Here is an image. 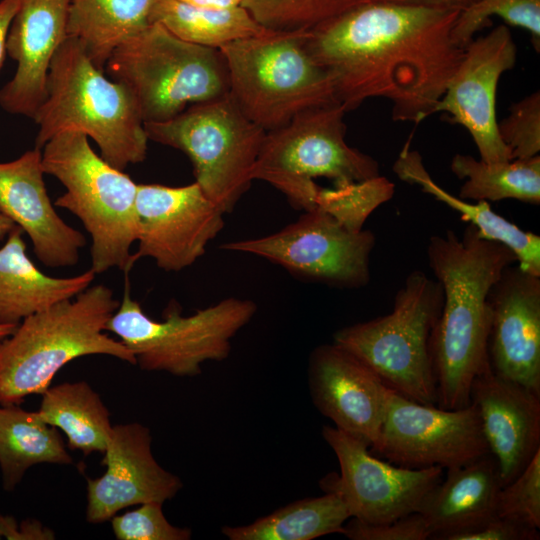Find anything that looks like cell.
Wrapping results in <instances>:
<instances>
[{
  "mask_svg": "<svg viewBox=\"0 0 540 540\" xmlns=\"http://www.w3.org/2000/svg\"><path fill=\"white\" fill-rule=\"evenodd\" d=\"M491 370L540 394V276L506 267L489 295Z\"/></svg>",
  "mask_w": 540,
  "mask_h": 540,
  "instance_id": "cell-18",
  "label": "cell"
},
{
  "mask_svg": "<svg viewBox=\"0 0 540 540\" xmlns=\"http://www.w3.org/2000/svg\"><path fill=\"white\" fill-rule=\"evenodd\" d=\"M70 465L73 459L57 428L39 413L0 405V469L5 490H13L38 464Z\"/></svg>",
  "mask_w": 540,
  "mask_h": 540,
  "instance_id": "cell-27",
  "label": "cell"
},
{
  "mask_svg": "<svg viewBox=\"0 0 540 540\" xmlns=\"http://www.w3.org/2000/svg\"><path fill=\"white\" fill-rule=\"evenodd\" d=\"M48 425L64 433L70 449L85 456L104 453L113 425L100 395L86 382L50 386L37 411Z\"/></svg>",
  "mask_w": 540,
  "mask_h": 540,
  "instance_id": "cell-28",
  "label": "cell"
},
{
  "mask_svg": "<svg viewBox=\"0 0 540 540\" xmlns=\"http://www.w3.org/2000/svg\"><path fill=\"white\" fill-rule=\"evenodd\" d=\"M70 0H18L7 37L16 71L0 89L5 111L33 118L46 94L51 61L66 41Z\"/></svg>",
  "mask_w": 540,
  "mask_h": 540,
  "instance_id": "cell-22",
  "label": "cell"
},
{
  "mask_svg": "<svg viewBox=\"0 0 540 540\" xmlns=\"http://www.w3.org/2000/svg\"><path fill=\"white\" fill-rule=\"evenodd\" d=\"M135 208V261L149 257L168 272L194 264L224 227L225 213L196 182L178 187L138 184Z\"/></svg>",
  "mask_w": 540,
  "mask_h": 540,
  "instance_id": "cell-15",
  "label": "cell"
},
{
  "mask_svg": "<svg viewBox=\"0 0 540 540\" xmlns=\"http://www.w3.org/2000/svg\"><path fill=\"white\" fill-rule=\"evenodd\" d=\"M18 8V0H0V71L7 53V37Z\"/></svg>",
  "mask_w": 540,
  "mask_h": 540,
  "instance_id": "cell-41",
  "label": "cell"
},
{
  "mask_svg": "<svg viewBox=\"0 0 540 540\" xmlns=\"http://www.w3.org/2000/svg\"><path fill=\"white\" fill-rule=\"evenodd\" d=\"M342 534L351 540L429 539L426 523L418 512L381 524H370L350 518L344 524Z\"/></svg>",
  "mask_w": 540,
  "mask_h": 540,
  "instance_id": "cell-38",
  "label": "cell"
},
{
  "mask_svg": "<svg viewBox=\"0 0 540 540\" xmlns=\"http://www.w3.org/2000/svg\"><path fill=\"white\" fill-rule=\"evenodd\" d=\"M501 487L498 467L491 454L447 469L446 478L427 494L418 510L429 539L444 540L452 533L497 515Z\"/></svg>",
  "mask_w": 540,
  "mask_h": 540,
  "instance_id": "cell-23",
  "label": "cell"
},
{
  "mask_svg": "<svg viewBox=\"0 0 540 540\" xmlns=\"http://www.w3.org/2000/svg\"><path fill=\"white\" fill-rule=\"evenodd\" d=\"M442 305L439 282L414 270L397 291L389 314L343 327L333 342L362 360L395 393L435 405L431 338Z\"/></svg>",
  "mask_w": 540,
  "mask_h": 540,
  "instance_id": "cell-8",
  "label": "cell"
},
{
  "mask_svg": "<svg viewBox=\"0 0 540 540\" xmlns=\"http://www.w3.org/2000/svg\"><path fill=\"white\" fill-rule=\"evenodd\" d=\"M41 159V149L34 147L13 161L0 163V213L28 235L34 254L44 265L73 266L86 239L56 212Z\"/></svg>",
  "mask_w": 540,
  "mask_h": 540,
  "instance_id": "cell-20",
  "label": "cell"
},
{
  "mask_svg": "<svg viewBox=\"0 0 540 540\" xmlns=\"http://www.w3.org/2000/svg\"><path fill=\"white\" fill-rule=\"evenodd\" d=\"M515 62L516 46L505 25L473 39L434 110V114L447 113V121L463 126L480 159L487 163L513 160L498 132L496 95L500 77Z\"/></svg>",
  "mask_w": 540,
  "mask_h": 540,
  "instance_id": "cell-16",
  "label": "cell"
},
{
  "mask_svg": "<svg viewBox=\"0 0 540 540\" xmlns=\"http://www.w3.org/2000/svg\"><path fill=\"white\" fill-rule=\"evenodd\" d=\"M151 444L146 426L137 422L113 425L103 453L106 470L87 480L88 522H106L133 505L164 503L182 489L181 479L156 461Z\"/></svg>",
  "mask_w": 540,
  "mask_h": 540,
  "instance_id": "cell-19",
  "label": "cell"
},
{
  "mask_svg": "<svg viewBox=\"0 0 540 540\" xmlns=\"http://www.w3.org/2000/svg\"><path fill=\"white\" fill-rule=\"evenodd\" d=\"M539 529L495 515L468 529L452 533L444 540H538Z\"/></svg>",
  "mask_w": 540,
  "mask_h": 540,
  "instance_id": "cell-39",
  "label": "cell"
},
{
  "mask_svg": "<svg viewBox=\"0 0 540 540\" xmlns=\"http://www.w3.org/2000/svg\"><path fill=\"white\" fill-rule=\"evenodd\" d=\"M181 2L208 8H232L241 6L244 0H179Z\"/></svg>",
  "mask_w": 540,
  "mask_h": 540,
  "instance_id": "cell-43",
  "label": "cell"
},
{
  "mask_svg": "<svg viewBox=\"0 0 540 540\" xmlns=\"http://www.w3.org/2000/svg\"><path fill=\"white\" fill-rule=\"evenodd\" d=\"M152 22L160 23L182 40L217 49L267 30L242 6L208 8L179 0H160Z\"/></svg>",
  "mask_w": 540,
  "mask_h": 540,
  "instance_id": "cell-31",
  "label": "cell"
},
{
  "mask_svg": "<svg viewBox=\"0 0 540 540\" xmlns=\"http://www.w3.org/2000/svg\"><path fill=\"white\" fill-rule=\"evenodd\" d=\"M427 257L443 291L431 338L437 404L459 409L470 404L473 380L489 366V292L517 259L507 246L484 238L470 224L461 237L452 230L431 236Z\"/></svg>",
  "mask_w": 540,
  "mask_h": 540,
  "instance_id": "cell-2",
  "label": "cell"
},
{
  "mask_svg": "<svg viewBox=\"0 0 540 540\" xmlns=\"http://www.w3.org/2000/svg\"><path fill=\"white\" fill-rule=\"evenodd\" d=\"M105 68L133 95L144 123L167 121L229 93L221 51L182 40L158 22L120 44Z\"/></svg>",
  "mask_w": 540,
  "mask_h": 540,
  "instance_id": "cell-7",
  "label": "cell"
},
{
  "mask_svg": "<svg viewBox=\"0 0 540 540\" xmlns=\"http://www.w3.org/2000/svg\"><path fill=\"white\" fill-rule=\"evenodd\" d=\"M398 466L450 469L490 454L476 406L444 409L391 393L380 436L370 447Z\"/></svg>",
  "mask_w": 540,
  "mask_h": 540,
  "instance_id": "cell-14",
  "label": "cell"
},
{
  "mask_svg": "<svg viewBox=\"0 0 540 540\" xmlns=\"http://www.w3.org/2000/svg\"><path fill=\"white\" fill-rule=\"evenodd\" d=\"M462 11L479 0H367Z\"/></svg>",
  "mask_w": 540,
  "mask_h": 540,
  "instance_id": "cell-42",
  "label": "cell"
},
{
  "mask_svg": "<svg viewBox=\"0 0 540 540\" xmlns=\"http://www.w3.org/2000/svg\"><path fill=\"white\" fill-rule=\"evenodd\" d=\"M308 386L316 409L334 427L373 446L393 392L354 354L332 342L317 346L308 361Z\"/></svg>",
  "mask_w": 540,
  "mask_h": 540,
  "instance_id": "cell-17",
  "label": "cell"
},
{
  "mask_svg": "<svg viewBox=\"0 0 540 540\" xmlns=\"http://www.w3.org/2000/svg\"><path fill=\"white\" fill-rule=\"evenodd\" d=\"M345 113L342 105L331 103L306 110L286 125L267 131L253 180L269 183L293 208L308 211L316 208L321 189L317 178L345 186L378 177V162L347 144Z\"/></svg>",
  "mask_w": 540,
  "mask_h": 540,
  "instance_id": "cell-9",
  "label": "cell"
},
{
  "mask_svg": "<svg viewBox=\"0 0 540 540\" xmlns=\"http://www.w3.org/2000/svg\"><path fill=\"white\" fill-rule=\"evenodd\" d=\"M308 30L265 32L219 48L229 74V95L266 132L298 114L338 103L327 72L309 54Z\"/></svg>",
  "mask_w": 540,
  "mask_h": 540,
  "instance_id": "cell-6",
  "label": "cell"
},
{
  "mask_svg": "<svg viewBox=\"0 0 540 540\" xmlns=\"http://www.w3.org/2000/svg\"><path fill=\"white\" fill-rule=\"evenodd\" d=\"M367 0H244L242 7L263 27L310 30Z\"/></svg>",
  "mask_w": 540,
  "mask_h": 540,
  "instance_id": "cell-32",
  "label": "cell"
},
{
  "mask_svg": "<svg viewBox=\"0 0 540 540\" xmlns=\"http://www.w3.org/2000/svg\"><path fill=\"white\" fill-rule=\"evenodd\" d=\"M118 306L112 290L97 284L23 319L0 343V405L42 395L58 371L83 356L107 355L136 365L129 349L106 331Z\"/></svg>",
  "mask_w": 540,
  "mask_h": 540,
  "instance_id": "cell-3",
  "label": "cell"
},
{
  "mask_svg": "<svg viewBox=\"0 0 540 540\" xmlns=\"http://www.w3.org/2000/svg\"><path fill=\"white\" fill-rule=\"evenodd\" d=\"M144 127L149 140L187 155L195 182L225 214L233 211L254 181L266 131L243 114L229 93Z\"/></svg>",
  "mask_w": 540,
  "mask_h": 540,
  "instance_id": "cell-11",
  "label": "cell"
},
{
  "mask_svg": "<svg viewBox=\"0 0 540 540\" xmlns=\"http://www.w3.org/2000/svg\"><path fill=\"white\" fill-rule=\"evenodd\" d=\"M15 226L8 217L0 213V241L6 238Z\"/></svg>",
  "mask_w": 540,
  "mask_h": 540,
  "instance_id": "cell-44",
  "label": "cell"
},
{
  "mask_svg": "<svg viewBox=\"0 0 540 540\" xmlns=\"http://www.w3.org/2000/svg\"><path fill=\"white\" fill-rule=\"evenodd\" d=\"M256 312L254 301L229 297L188 316L170 303L163 319L154 320L131 297L127 273L122 301L106 331L118 337L142 370L194 377L204 362L228 358L231 340Z\"/></svg>",
  "mask_w": 540,
  "mask_h": 540,
  "instance_id": "cell-10",
  "label": "cell"
},
{
  "mask_svg": "<svg viewBox=\"0 0 540 540\" xmlns=\"http://www.w3.org/2000/svg\"><path fill=\"white\" fill-rule=\"evenodd\" d=\"M496 513L540 528V450L514 480L500 488Z\"/></svg>",
  "mask_w": 540,
  "mask_h": 540,
  "instance_id": "cell-35",
  "label": "cell"
},
{
  "mask_svg": "<svg viewBox=\"0 0 540 540\" xmlns=\"http://www.w3.org/2000/svg\"><path fill=\"white\" fill-rule=\"evenodd\" d=\"M491 16L529 31L532 44L540 49V0H479L460 11L452 30L454 41L466 47L474 35L488 26Z\"/></svg>",
  "mask_w": 540,
  "mask_h": 540,
  "instance_id": "cell-33",
  "label": "cell"
},
{
  "mask_svg": "<svg viewBox=\"0 0 540 540\" xmlns=\"http://www.w3.org/2000/svg\"><path fill=\"white\" fill-rule=\"evenodd\" d=\"M451 171L465 179L459 197L474 201L515 199L540 204V156L487 163L470 155L456 154Z\"/></svg>",
  "mask_w": 540,
  "mask_h": 540,
  "instance_id": "cell-30",
  "label": "cell"
},
{
  "mask_svg": "<svg viewBox=\"0 0 540 540\" xmlns=\"http://www.w3.org/2000/svg\"><path fill=\"white\" fill-rule=\"evenodd\" d=\"M470 402L477 408L503 487L540 450V394L498 376L489 365L473 380Z\"/></svg>",
  "mask_w": 540,
  "mask_h": 540,
  "instance_id": "cell-21",
  "label": "cell"
},
{
  "mask_svg": "<svg viewBox=\"0 0 540 540\" xmlns=\"http://www.w3.org/2000/svg\"><path fill=\"white\" fill-rule=\"evenodd\" d=\"M394 194V184L379 175L345 186L321 187L316 207L330 213L353 230L363 229L368 216Z\"/></svg>",
  "mask_w": 540,
  "mask_h": 540,
  "instance_id": "cell-34",
  "label": "cell"
},
{
  "mask_svg": "<svg viewBox=\"0 0 540 540\" xmlns=\"http://www.w3.org/2000/svg\"><path fill=\"white\" fill-rule=\"evenodd\" d=\"M498 132L513 159L529 158L540 152V93L535 91L509 108L498 123Z\"/></svg>",
  "mask_w": 540,
  "mask_h": 540,
  "instance_id": "cell-36",
  "label": "cell"
},
{
  "mask_svg": "<svg viewBox=\"0 0 540 540\" xmlns=\"http://www.w3.org/2000/svg\"><path fill=\"white\" fill-rule=\"evenodd\" d=\"M41 151L44 174L66 189L54 205L75 215L91 237L90 269L129 273L136 262L131 247L137 240L138 184L98 155L81 132L59 133Z\"/></svg>",
  "mask_w": 540,
  "mask_h": 540,
  "instance_id": "cell-5",
  "label": "cell"
},
{
  "mask_svg": "<svg viewBox=\"0 0 540 540\" xmlns=\"http://www.w3.org/2000/svg\"><path fill=\"white\" fill-rule=\"evenodd\" d=\"M0 537L9 540H51L55 533L38 520L27 519L20 524L16 519L0 513Z\"/></svg>",
  "mask_w": 540,
  "mask_h": 540,
  "instance_id": "cell-40",
  "label": "cell"
},
{
  "mask_svg": "<svg viewBox=\"0 0 540 540\" xmlns=\"http://www.w3.org/2000/svg\"><path fill=\"white\" fill-rule=\"evenodd\" d=\"M15 325L1 324L0 323V343L7 338L15 330Z\"/></svg>",
  "mask_w": 540,
  "mask_h": 540,
  "instance_id": "cell-45",
  "label": "cell"
},
{
  "mask_svg": "<svg viewBox=\"0 0 540 540\" xmlns=\"http://www.w3.org/2000/svg\"><path fill=\"white\" fill-rule=\"evenodd\" d=\"M351 518L344 501L334 493L308 497L285 505L244 526H223L229 540H313L342 534Z\"/></svg>",
  "mask_w": 540,
  "mask_h": 540,
  "instance_id": "cell-29",
  "label": "cell"
},
{
  "mask_svg": "<svg viewBox=\"0 0 540 540\" xmlns=\"http://www.w3.org/2000/svg\"><path fill=\"white\" fill-rule=\"evenodd\" d=\"M392 170L400 180L420 186L423 192L460 212L461 219L473 225L484 238L507 246L523 270L540 276V236L495 213L487 201L471 203L444 190L429 175L420 153L410 149L409 141L399 153Z\"/></svg>",
  "mask_w": 540,
  "mask_h": 540,
  "instance_id": "cell-25",
  "label": "cell"
},
{
  "mask_svg": "<svg viewBox=\"0 0 540 540\" xmlns=\"http://www.w3.org/2000/svg\"><path fill=\"white\" fill-rule=\"evenodd\" d=\"M459 13L366 1L308 30L305 45L346 112L382 97L394 121L418 124L434 114L464 56L452 37Z\"/></svg>",
  "mask_w": 540,
  "mask_h": 540,
  "instance_id": "cell-1",
  "label": "cell"
},
{
  "mask_svg": "<svg viewBox=\"0 0 540 540\" xmlns=\"http://www.w3.org/2000/svg\"><path fill=\"white\" fill-rule=\"evenodd\" d=\"M32 119L38 125V149L59 133L77 131L91 138L101 157L119 170L147 155L149 139L133 95L108 79L71 38L51 61L45 98Z\"/></svg>",
  "mask_w": 540,
  "mask_h": 540,
  "instance_id": "cell-4",
  "label": "cell"
},
{
  "mask_svg": "<svg viewBox=\"0 0 540 540\" xmlns=\"http://www.w3.org/2000/svg\"><path fill=\"white\" fill-rule=\"evenodd\" d=\"M321 433L337 457L340 474L326 475L319 485L344 501L351 518L381 524L418 512L443 478L439 466L415 469L383 461L367 443L334 426H323Z\"/></svg>",
  "mask_w": 540,
  "mask_h": 540,
  "instance_id": "cell-13",
  "label": "cell"
},
{
  "mask_svg": "<svg viewBox=\"0 0 540 540\" xmlns=\"http://www.w3.org/2000/svg\"><path fill=\"white\" fill-rule=\"evenodd\" d=\"M23 231L16 225L0 248V323L17 326L26 317L88 288L96 273L89 269L72 277L43 273L26 253Z\"/></svg>",
  "mask_w": 540,
  "mask_h": 540,
  "instance_id": "cell-24",
  "label": "cell"
},
{
  "mask_svg": "<svg viewBox=\"0 0 540 540\" xmlns=\"http://www.w3.org/2000/svg\"><path fill=\"white\" fill-rule=\"evenodd\" d=\"M160 0H70L67 36L104 70L114 50L152 22Z\"/></svg>",
  "mask_w": 540,
  "mask_h": 540,
  "instance_id": "cell-26",
  "label": "cell"
},
{
  "mask_svg": "<svg viewBox=\"0 0 540 540\" xmlns=\"http://www.w3.org/2000/svg\"><path fill=\"white\" fill-rule=\"evenodd\" d=\"M303 212L275 233L227 242L220 248L261 257L305 281L345 289L366 286L376 243L373 232L353 230L318 207Z\"/></svg>",
  "mask_w": 540,
  "mask_h": 540,
  "instance_id": "cell-12",
  "label": "cell"
},
{
  "mask_svg": "<svg viewBox=\"0 0 540 540\" xmlns=\"http://www.w3.org/2000/svg\"><path fill=\"white\" fill-rule=\"evenodd\" d=\"M161 502L141 504L134 510L111 518L118 540H189L191 529L172 525L165 517Z\"/></svg>",
  "mask_w": 540,
  "mask_h": 540,
  "instance_id": "cell-37",
  "label": "cell"
}]
</instances>
